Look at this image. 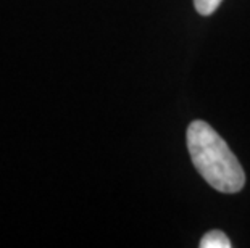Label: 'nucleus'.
I'll return each mask as SVG.
<instances>
[{
    "instance_id": "nucleus-2",
    "label": "nucleus",
    "mask_w": 250,
    "mask_h": 248,
    "mask_svg": "<svg viewBox=\"0 0 250 248\" xmlns=\"http://www.w3.org/2000/svg\"><path fill=\"white\" fill-rule=\"evenodd\" d=\"M199 247L200 248H231L232 244H231V240L228 239V235L225 232L210 230L202 237Z\"/></svg>"
},
{
    "instance_id": "nucleus-1",
    "label": "nucleus",
    "mask_w": 250,
    "mask_h": 248,
    "mask_svg": "<svg viewBox=\"0 0 250 248\" xmlns=\"http://www.w3.org/2000/svg\"><path fill=\"white\" fill-rule=\"evenodd\" d=\"M188 150L195 170L218 192L237 193L246 184V172L225 139L205 121L188 128Z\"/></svg>"
},
{
    "instance_id": "nucleus-3",
    "label": "nucleus",
    "mask_w": 250,
    "mask_h": 248,
    "mask_svg": "<svg viewBox=\"0 0 250 248\" xmlns=\"http://www.w3.org/2000/svg\"><path fill=\"white\" fill-rule=\"evenodd\" d=\"M223 0H194V5H195V10L199 12L200 15L204 17H208L218 10V7L221 5Z\"/></svg>"
}]
</instances>
